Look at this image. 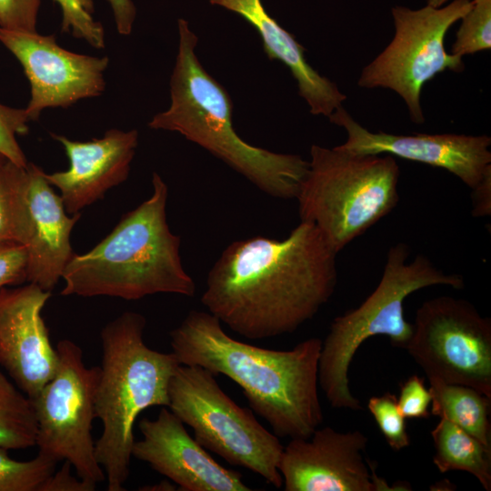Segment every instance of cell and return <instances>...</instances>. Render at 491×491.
Segmentation results:
<instances>
[{
    "instance_id": "6da1fadb",
    "label": "cell",
    "mask_w": 491,
    "mask_h": 491,
    "mask_svg": "<svg viewBox=\"0 0 491 491\" xmlns=\"http://www.w3.org/2000/svg\"><path fill=\"white\" fill-rule=\"evenodd\" d=\"M337 254L314 224L302 221L282 240L235 241L210 269L201 303L247 339L291 334L333 296Z\"/></svg>"
},
{
    "instance_id": "7a4b0ae2",
    "label": "cell",
    "mask_w": 491,
    "mask_h": 491,
    "mask_svg": "<svg viewBox=\"0 0 491 491\" xmlns=\"http://www.w3.org/2000/svg\"><path fill=\"white\" fill-rule=\"evenodd\" d=\"M221 324L209 312L191 310L170 332L180 365L199 366L233 380L277 437H310L323 422L318 396L322 340L312 337L292 349L274 350L236 340Z\"/></svg>"
},
{
    "instance_id": "3957f363",
    "label": "cell",
    "mask_w": 491,
    "mask_h": 491,
    "mask_svg": "<svg viewBox=\"0 0 491 491\" xmlns=\"http://www.w3.org/2000/svg\"><path fill=\"white\" fill-rule=\"evenodd\" d=\"M152 185L151 196L125 214L102 241L74 253L62 276V296L137 300L158 293L195 294L182 264L181 239L168 226V187L155 172Z\"/></svg>"
},
{
    "instance_id": "277c9868",
    "label": "cell",
    "mask_w": 491,
    "mask_h": 491,
    "mask_svg": "<svg viewBox=\"0 0 491 491\" xmlns=\"http://www.w3.org/2000/svg\"><path fill=\"white\" fill-rule=\"evenodd\" d=\"M178 52L170 79L169 107L153 116L151 129L179 133L243 175L266 194L296 198L309 162L244 141L232 124L233 104L226 90L200 64L198 38L188 22L178 21Z\"/></svg>"
},
{
    "instance_id": "5b68a950",
    "label": "cell",
    "mask_w": 491,
    "mask_h": 491,
    "mask_svg": "<svg viewBox=\"0 0 491 491\" xmlns=\"http://www.w3.org/2000/svg\"><path fill=\"white\" fill-rule=\"evenodd\" d=\"M145 325L142 314L125 311L101 331L95 415L103 430L95 442V456L105 472L107 491L125 490L136 419L149 407H168L169 384L180 366L173 352H159L145 344Z\"/></svg>"
},
{
    "instance_id": "8992f818",
    "label": "cell",
    "mask_w": 491,
    "mask_h": 491,
    "mask_svg": "<svg viewBox=\"0 0 491 491\" xmlns=\"http://www.w3.org/2000/svg\"><path fill=\"white\" fill-rule=\"evenodd\" d=\"M409 256L406 244L392 246L375 290L359 306L331 323L322 341L318 384L332 407L361 409L359 400L349 388L348 371L355 354L366 340L386 336L393 346L406 349L414 329L404 316V301L409 295L432 286L464 287L460 275L444 272L423 255L407 262Z\"/></svg>"
},
{
    "instance_id": "52a82bcc",
    "label": "cell",
    "mask_w": 491,
    "mask_h": 491,
    "mask_svg": "<svg viewBox=\"0 0 491 491\" xmlns=\"http://www.w3.org/2000/svg\"><path fill=\"white\" fill-rule=\"evenodd\" d=\"M296 195L300 221L314 224L339 253L397 205L399 166L389 155L313 145Z\"/></svg>"
},
{
    "instance_id": "ba28073f",
    "label": "cell",
    "mask_w": 491,
    "mask_h": 491,
    "mask_svg": "<svg viewBox=\"0 0 491 491\" xmlns=\"http://www.w3.org/2000/svg\"><path fill=\"white\" fill-rule=\"evenodd\" d=\"M168 396V408L193 429L204 448L261 476L276 488L282 486L278 464L284 446L249 409L221 389L212 372L180 365L171 378Z\"/></svg>"
},
{
    "instance_id": "9c48e42d",
    "label": "cell",
    "mask_w": 491,
    "mask_h": 491,
    "mask_svg": "<svg viewBox=\"0 0 491 491\" xmlns=\"http://www.w3.org/2000/svg\"><path fill=\"white\" fill-rule=\"evenodd\" d=\"M471 5L472 0H453L441 7L394 6V36L362 69L357 85L396 92L404 100L411 121L423 124L424 85L442 72H462L465 68L463 57L446 52L445 39L449 28Z\"/></svg>"
},
{
    "instance_id": "30bf717a",
    "label": "cell",
    "mask_w": 491,
    "mask_h": 491,
    "mask_svg": "<svg viewBox=\"0 0 491 491\" xmlns=\"http://www.w3.org/2000/svg\"><path fill=\"white\" fill-rule=\"evenodd\" d=\"M55 373L31 399L35 410L38 454L67 461L83 480L104 482L92 436L100 366L87 367L81 347L69 339L56 345Z\"/></svg>"
},
{
    "instance_id": "8fae6325",
    "label": "cell",
    "mask_w": 491,
    "mask_h": 491,
    "mask_svg": "<svg viewBox=\"0 0 491 491\" xmlns=\"http://www.w3.org/2000/svg\"><path fill=\"white\" fill-rule=\"evenodd\" d=\"M405 350L427 378L473 387L491 398V320L467 300L440 296L416 310Z\"/></svg>"
},
{
    "instance_id": "7c38bea8",
    "label": "cell",
    "mask_w": 491,
    "mask_h": 491,
    "mask_svg": "<svg viewBox=\"0 0 491 491\" xmlns=\"http://www.w3.org/2000/svg\"><path fill=\"white\" fill-rule=\"evenodd\" d=\"M0 42L22 65L30 84V100L25 108L30 121L45 108L68 107L99 96L105 87L107 56H91L60 46L55 35L0 28Z\"/></svg>"
},
{
    "instance_id": "4fadbf2b",
    "label": "cell",
    "mask_w": 491,
    "mask_h": 491,
    "mask_svg": "<svg viewBox=\"0 0 491 491\" xmlns=\"http://www.w3.org/2000/svg\"><path fill=\"white\" fill-rule=\"evenodd\" d=\"M367 437L359 430L342 433L316 428L308 438L284 446L278 470L286 491H377L388 486L370 473L363 453Z\"/></svg>"
},
{
    "instance_id": "5bb4252c",
    "label": "cell",
    "mask_w": 491,
    "mask_h": 491,
    "mask_svg": "<svg viewBox=\"0 0 491 491\" xmlns=\"http://www.w3.org/2000/svg\"><path fill=\"white\" fill-rule=\"evenodd\" d=\"M328 118L346 130V140L337 146L349 153L389 155L443 168L471 189L491 170V138L485 135L374 133L356 122L343 105Z\"/></svg>"
},
{
    "instance_id": "9a60e30c",
    "label": "cell",
    "mask_w": 491,
    "mask_h": 491,
    "mask_svg": "<svg viewBox=\"0 0 491 491\" xmlns=\"http://www.w3.org/2000/svg\"><path fill=\"white\" fill-rule=\"evenodd\" d=\"M51 291L27 283L0 290V365L30 399L58 366L42 311Z\"/></svg>"
},
{
    "instance_id": "2e32d148",
    "label": "cell",
    "mask_w": 491,
    "mask_h": 491,
    "mask_svg": "<svg viewBox=\"0 0 491 491\" xmlns=\"http://www.w3.org/2000/svg\"><path fill=\"white\" fill-rule=\"evenodd\" d=\"M143 439L134 442L132 456L147 463L184 491H249L242 475L218 464L185 424L166 406L155 419L139 422Z\"/></svg>"
},
{
    "instance_id": "e0dca14e",
    "label": "cell",
    "mask_w": 491,
    "mask_h": 491,
    "mask_svg": "<svg viewBox=\"0 0 491 491\" xmlns=\"http://www.w3.org/2000/svg\"><path fill=\"white\" fill-rule=\"evenodd\" d=\"M51 135L63 145L69 167L65 171L45 173V176L59 190L69 215L80 213L127 179L138 145L137 130L112 128L103 137L86 142L62 135Z\"/></svg>"
},
{
    "instance_id": "ac0fdd59",
    "label": "cell",
    "mask_w": 491,
    "mask_h": 491,
    "mask_svg": "<svg viewBox=\"0 0 491 491\" xmlns=\"http://www.w3.org/2000/svg\"><path fill=\"white\" fill-rule=\"evenodd\" d=\"M26 169L32 222L31 236L25 245L26 282L51 291L74 255L71 233L81 215H69L41 167L28 163Z\"/></svg>"
},
{
    "instance_id": "d6986e66",
    "label": "cell",
    "mask_w": 491,
    "mask_h": 491,
    "mask_svg": "<svg viewBox=\"0 0 491 491\" xmlns=\"http://www.w3.org/2000/svg\"><path fill=\"white\" fill-rule=\"evenodd\" d=\"M208 1L237 14L256 28L268 58L279 60L290 70L296 81L298 94L307 103L312 115L328 117L343 105L346 95L307 63L306 48L268 15L261 0Z\"/></svg>"
},
{
    "instance_id": "ffe728a7",
    "label": "cell",
    "mask_w": 491,
    "mask_h": 491,
    "mask_svg": "<svg viewBox=\"0 0 491 491\" xmlns=\"http://www.w3.org/2000/svg\"><path fill=\"white\" fill-rule=\"evenodd\" d=\"M430 413L445 418L491 448V398L476 389L430 378Z\"/></svg>"
},
{
    "instance_id": "44dd1931",
    "label": "cell",
    "mask_w": 491,
    "mask_h": 491,
    "mask_svg": "<svg viewBox=\"0 0 491 491\" xmlns=\"http://www.w3.org/2000/svg\"><path fill=\"white\" fill-rule=\"evenodd\" d=\"M431 436L435 447L433 462L440 473L467 472L485 490H491V448L445 418H440Z\"/></svg>"
},
{
    "instance_id": "7402d4cb",
    "label": "cell",
    "mask_w": 491,
    "mask_h": 491,
    "mask_svg": "<svg viewBox=\"0 0 491 491\" xmlns=\"http://www.w3.org/2000/svg\"><path fill=\"white\" fill-rule=\"evenodd\" d=\"M31 233L27 169L6 160L0 166V243L25 246Z\"/></svg>"
},
{
    "instance_id": "603a6c76",
    "label": "cell",
    "mask_w": 491,
    "mask_h": 491,
    "mask_svg": "<svg viewBox=\"0 0 491 491\" xmlns=\"http://www.w3.org/2000/svg\"><path fill=\"white\" fill-rule=\"evenodd\" d=\"M37 424L31 399L0 372V446L25 449L36 445Z\"/></svg>"
},
{
    "instance_id": "cb8c5ba5",
    "label": "cell",
    "mask_w": 491,
    "mask_h": 491,
    "mask_svg": "<svg viewBox=\"0 0 491 491\" xmlns=\"http://www.w3.org/2000/svg\"><path fill=\"white\" fill-rule=\"evenodd\" d=\"M57 463L41 454L31 460L18 461L0 446V491H39L44 481L55 471Z\"/></svg>"
},
{
    "instance_id": "d4e9b609",
    "label": "cell",
    "mask_w": 491,
    "mask_h": 491,
    "mask_svg": "<svg viewBox=\"0 0 491 491\" xmlns=\"http://www.w3.org/2000/svg\"><path fill=\"white\" fill-rule=\"evenodd\" d=\"M451 54L463 57L491 48V0H472L461 17Z\"/></svg>"
},
{
    "instance_id": "484cf974",
    "label": "cell",
    "mask_w": 491,
    "mask_h": 491,
    "mask_svg": "<svg viewBox=\"0 0 491 491\" xmlns=\"http://www.w3.org/2000/svg\"><path fill=\"white\" fill-rule=\"evenodd\" d=\"M62 11L61 30L84 39L95 48H104L105 30L93 18V0H53Z\"/></svg>"
},
{
    "instance_id": "4316f807",
    "label": "cell",
    "mask_w": 491,
    "mask_h": 491,
    "mask_svg": "<svg viewBox=\"0 0 491 491\" xmlns=\"http://www.w3.org/2000/svg\"><path fill=\"white\" fill-rule=\"evenodd\" d=\"M367 408L392 450L397 452L410 445L406 418L398 409L395 395L386 392L379 396H372Z\"/></svg>"
},
{
    "instance_id": "83f0119b",
    "label": "cell",
    "mask_w": 491,
    "mask_h": 491,
    "mask_svg": "<svg viewBox=\"0 0 491 491\" xmlns=\"http://www.w3.org/2000/svg\"><path fill=\"white\" fill-rule=\"evenodd\" d=\"M29 122L25 108H13L0 103V154L22 167H26L28 163L16 135L28 133Z\"/></svg>"
},
{
    "instance_id": "f1b7e54d",
    "label": "cell",
    "mask_w": 491,
    "mask_h": 491,
    "mask_svg": "<svg viewBox=\"0 0 491 491\" xmlns=\"http://www.w3.org/2000/svg\"><path fill=\"white\" fill-rule=\"evenodd\" d=\"M432 396L425 386L424 378L417 375L409 376L400 386L396 403L405 418H428L430 416Z\"/></svg>"
},
{
    "instance_id": "f546056e",
    "label": "cell",
    "mask_w": 491,
    "mask_h": 491,
    "mask_svg": "<svg viewBox=\"0 0 491 491\" xmlns=\"http://www.w3.org/2000/svg\"><path fill=\"white\" fill-rule=\"evenodd\" d=\"M42 0H0V28L36 32Z\"/></svg>"
},
{
    "instance_id": "4dcf8cb0",
    "label": "cell",
    "mask_w": 491,
    "mask_h": 491,
    "mask_svg": "<svg viewBox=\"0 0 491 491\" xmlns=\"http://www.w3.org/2000/svg\"><path fill=\"white\" fill-rule=\"evenodd\" d=\"M27 251L14 242L0 243V290L26 282Z\"/></svg>"
},
{
    "instance_id": "1f68e13d",
    "label": "cell",
    "mask_w": 491,
    "mask_h": 491,
    "mask_svg": "<svg viewBox=\"0 0 491 491\" xmlns=\"http://www.w3.org/2000/svg\"><path fill=\"white\" fill-rule=\"evenodd\" d=\"M72 466L67 461L58 471L53 472L41 485L39 491H94L96 484L76 478L71 474Z\"/></svg>"
},
{
    "instance_id": "d6a6232c",
    "label": "cell",
    "mask_w": 491,
    "mask_h": 491,
    "mask_svg": "<svg viewBox=\"0 0 491 491\" xmlns=\"http://www.w3.org/2000/svg\"><path fill=\"white\" fill-rule=\"evenodd\" d=\"M110 5L117 32L129 35L136 17V8L132 0H107Z\"/></svg>"
},
{
    "instance_id": "836d02e7",
    "label": "cell",
    "mask_w": 491,
    "mask_h": 491,
    "mask_svg": "<svg viewBox=\"0 0 491 491\" xmlns=\"http://www.w3.org/2000/svg\"><path fill=\"white\" fill-rule=\"evenodd\" d=\"M471 190L472 215L489 216L491 215V170Z\"/></svg>"
},
{
    "instance_id": "e575fe53",
    "label": "cell",
    "mask_w": 491,
    "mask_h": 491,
    "mask_svg": "<svg viewBox=\"0 0 491 491\" xmlns=\"http://www.w3.org/2000/svg\"><path fill=\"white\" fill-rule=\"evenodd\" d=\"M175 485L171 480H162L159 483L151 486H141L138 490L142 491H173L175 490Z\"/></svg>"
},
{
    "instance_id": "d590c367",
    "label": "cell",
    "mask_w": 491,
    "mask_h": 491,
    "mask_svg": "<svg viewBox=\"0 0 491 491\" xmlns=\"http://www.w3.org/2000/svg\"><path fill=\"white\" fill-rule=\"evenodd\" d=\"M449 0H426V5L433 7H441L446 5Z\"/></svg>"
},
{
    "instance_id": "8d00e7d4",
    "label": "cell",
    "mask_w": 491,
    "mask_h": 491,
    "mask_svg": "<svg viewBox=\"0 0 491 491\" xmlns=\"http://www.w3.org/2000/svg\"><path fill=\"white\" fill-rule=\"evenodd\" d=\"M8 160L6 157H5L2 154H0V166Z\"/></svg>"
}]
</instances>
